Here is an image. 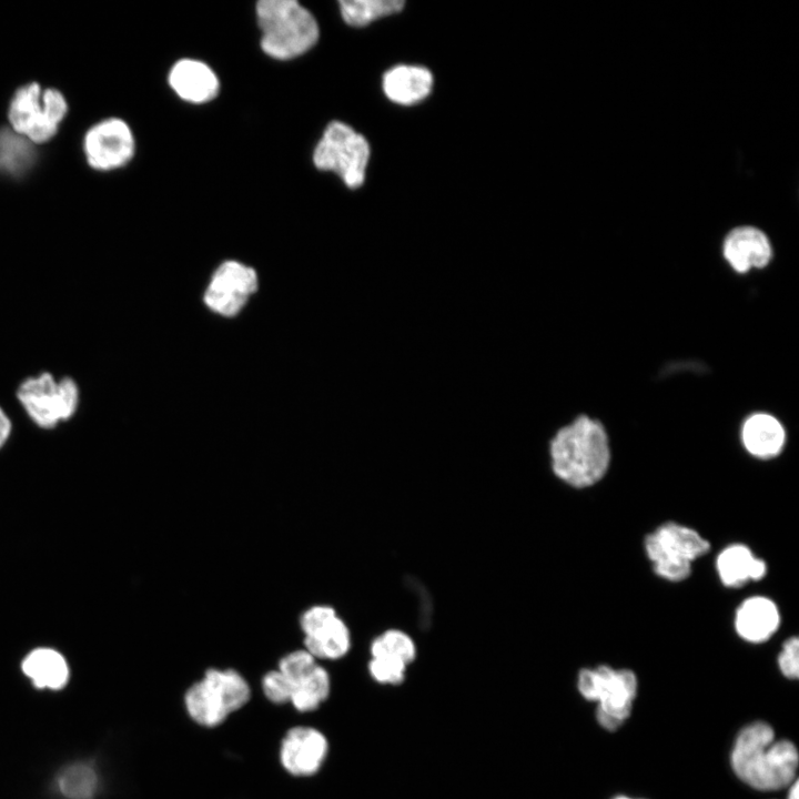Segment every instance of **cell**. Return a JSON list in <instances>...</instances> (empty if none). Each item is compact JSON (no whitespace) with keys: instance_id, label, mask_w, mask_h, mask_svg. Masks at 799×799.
I'll return each instance as SVG.
<instances>
[{"instance_id":"1","label":"cell","mask_w":799,"mask_h":799,"mask_svg":"<svg viewBox=\"0 0 799 799\" xmlns=\"http://www.w3.org/2000/svg\"><path fill=\"white\" fill-rule=\"evenodd\" d=\"M549 457L558 479L576 488L591 486L608 469L607 433L600 422L580 415L556 431L549 442Z\"/></svg>"},{"instance_id":"2","label":"cell","mask_w":799,"mask_h":799,"mask_svg":"<svg viewBox=\"0 0 799 799\" xmlns=\"http://www.w3.org/2000/svg\"><path fill=\"white\" fill-rule=\"evenodd\" d=\"M731 766L752 788L777 790L795 781L798 752L789 740L775 741L771 726L756 721L739 732L731 752Z\"/></svg>"},{"instance_id":"3","label":"cell","mask_w":799,"mask_h":799,"mask_svg":"<svg viewBox=\"0 0 799 799\" xmlns=\"http://www.w3.org/2000/svg\"><path fill=\"white\" fill-rule=\"evenodd\" d=\"M256 14L262 31L261 47L274 59L301 55L318 39L316 20L296 0H261Z\"/></svg>"},{"instance_id":"4","label":"cell","mask_w":799,"mask_h":799,"mask_svg":"<svg viewBox=\"0 0 799 799\" xmlns=\"http://www.w3.org/2000/svg\"><path fill=\"white\" fill-rule=\"evenodd\" d=\"M251 698L247 680L235 669L209 668L184 694L189 717L206 728L220 726Z\"/></svg>"},{"instance_id":"5","label":"cell","mask_w":799,"mask_h":799,"mask_svg":"<svg viewBox=\"0 0 799 799\" xmlns=\"http://www.w3.org/2000/svg\"><path fill=\"white\" fill-rule=\"evenodd\" d=\"M577 687L584 698L598 701L596 717L599 725L616 730L630 714L637 679L631 670L599 666L581 669Z\"/></svg>"},{"instance_id":"6","label":"cell","mask_w":799,"mask_h":799,"mask_svg":"<svg viewBox=\"0 0 799 799\" xmlns=\"http://www.w3.org/2000/svg\"><path fill=\"white\" fill-rule=\"evenodd\" d=\"M710 545L695 529L668 522L645 538V550L655 573L670 581L686 579L691 563L707 554Z\"/></svg>"},{"instance_id":"7","label":"cell","mask_w":799,"mask_h":799,"mask_svg":"<svg viewBox=\"0 0 799 799\" xmlns=\"http://www.w3.org/2000/svg\"><path fill=\"white\" fill-rule=\"evenodd\" d=\"M67 109L60 91H42L38 83H30L14 93L9 109V121L16 133L30 142L42 143L57 133Z\"/></svg>"},{"instance_id":"8","label":"cell","mask_w":799,"mask_h":799,"mask_svg":"<svg viewBox=\"0 0 799 799\" xmlns=\"http://www.w3.org/2000/svg\"><path fill=\"white\" fill-rule=\"evenodd\" d=\"M368 158L365 138L338 121L326 127L313 154L317 169L335 172L352 189L363 184Z\"/></svg>"},{"instance_id":"9","label":"cell","mask_w":799,"mask_h":799,"mask_svg":"<svg viewBox=\"0 0 799 799\" xmlns=\"http://www.w3.org/2000/svg\"><path fill=\"white\" fill-rule=\"evenodd\" d=\"M18 398L31 419L43 428L67 421L78 408L79 388L71 377L57 382L50 373L27 378L18 388Z\"/></svg>"},{"instance_id":"10","label":"cell","mask_w":799,"mask_h":799,"mask_svg":"<svg viewBox=\"0 0 799 799\" xmlns=\"http://www.w3.org/2000/svg\"><path fill=\"white\" fill-rule=\"evenodd\" d=\"M328 749V740L321 730L311 726H295L282 738L280 762L294 777H311L321 770Z\"/></svg>"},{"instance_id":"11","label":"cell","mask_w":799,"mask_h":799,"mask_svg":"<svg viewBox=\"0 0 799 799\" xmlns=\"http://www.w3.org/2000/svg\"><path fill=\"white\" fill-rule=\"evenodd\" d=\"M134 140L128 124L115 118L92 127L84 139V153L89 164L98 170L124 165L133 155Z\"/></svg>"},{"instance_id":"12","label":"cell","mask_w":799,"mask_h":799,"mask_svg":"<svg viewBox=\"0 0 799 799\" xmlns=\"http://www.w3.org/2000/svg\"><path fill=\"white\" fill-rule=\"evenodd\" d=\"M256 287L254 270L230 261L215 272L204 300L213 311L231 316L240 311Z\"/></svg>"},{"instance_id":"13","label":"cell","mask_w":799,"mask_h":799,"mask_svg":"<svg viewBox=\"0 0 799 799\" xmlns=\"http://www.w3.org/2000/svg\"><path fill=\"white\" fill-rule=\"evenodd\" d=\"M722 253L729 265L738 273L766 266L772 257L768 236L750 225L731 230L724 240Z\"/></svg>"},{"instance_id":"14","label":"cell","mask_w":799,"mask_h":799,"mask_svg":"<svg viewBox=\"0 0 799 799\" xmlns=\"http://www.w3.org/2000/svg\"><path fill=\"white\" fill-rule=\"evenodd\" d=\"M169 83L180 98L192 103L212 100L219 91L214 72L205 63L192 59L180 60L172 67Z\"/></svg>"},{"instance_id":"15","label":"cell","mask_w":799,"mask_h":799,"mask_svg":"<svg viewBox=\"0 0 799 799\" xmlns=\"http://www.w3.org/2000/svg\"><path fill=\"white\" fill-rule=\"evenodd\" d=\"M779 623L777 606L762 596L746 599L737 609L735 618L738 635L750 643L767 640L777 630Z\"/></svg>"},{"instance_id":"16","label":"cell","mask_w":799,"mask_h":799,"mask_svg":"<svg viewBox=\"0 0 799 799\" xmlns=\"http://www.w3.org/2000/svg\"><path fill=\"white\" fill-rule=\"evenodd\" d=\"M741 439L748 453L761 459H769L782 451L786 433L776 417L766 413H756L745 421Z\"/></svg>"},{"instance_id":"17","label":"cell","mask_w":799,"mask_h":799,"mask_svg":"<svg viewBox=\"0 0 799 799\" xmlns=\"http://www.w3.org/2000/svg\"><path fill=\"white\" fill-rule=\"evenodd\" d=\"M433 85L431 72L422 67L398 65L383 78L386 97L398 104H414L428 95Z\"/></svg>"},{"instance_id":"18","label":"cell","mask_w":799,"mask_h":799,"mask_svg":"<svg viewBox=\"0 0 799 799\" xmlns=\"http://www.w3.org/2000/svg\"><path fill=\"white\" fill-rule=\"evenodd\" d=\"M717 570L727 587H740L749 580L761 579L767 572L765 560L756 557L741 544L725 548L717 558Z\"/></svg>"},{"instance_id":"19","label":"cell","mask_w":799,"mask_h":799,"mask_svg":"<svg viewBox=\"0 0 799 799\" xmlns=\"http://www.w3.org/2000/svg\"><path fill=\"white\" fill-rule=\"evenodd\" d=\"M22 670L39 689L59 690L69 680V667L63 656L50 648L32 650L22 661Z\"/></svg>"},{"instance_id":"20","label":"cell","mask_w":799,"mask_h":799,"mask_svg":"<svg viewBox=\"0 0 799 799\" xmlns=\"http://www.w3.org/2000/svg\"><path fill=\"white\" fill-rule=\"evenodd\" d=\"M303 645L316 660H337L345 657L352 647L351 630L337 615L318 633L304 637Z\"/></svg>"},{"instance_id":"21","label":"cell","mask_w":799,"mask_h":799,"mask_svg":"<svg viewBox=\"0 0 799 799\" xmlns=\"http://www.w3.org/2000/svg\"><path fill=\"white\" fill-rule=\"evenodd\" d=\"M331 677L317 664L304 678L293 685L290 704L300 712L316 710L330 696Z\"/></svg>"},{"instance_id":"22","label":"cell","mask_w":799,"mask_h":799,"mask_svg":"<svg viewBox=\"0 0 799 799\" xmlns=\"http://www.w3.org/2000/svg\"><path fill=\"white\" fill-rule=\"evenodd\" d=\"M55 785L64 799H93L98 792V772L90 763H71L59 772Z\"/></svg>"},{"instance_id":"23","label":"cell","mask_w":799,"mask_h":799,"mask_svg":"<svg viewBox=\"0 0 799 799\" xmlns=\"http://www.w3.org/2000/svg\"><path fill=\"white\" fill-rule=\"evenodd\" d=\"M370 656L393 658L409 666L417 657V646L405 630L390 628L372 639Z\"/></svg>"},{"instance_id":"24","label":"cell","mask_w":799,"mask_h":799,"mask_svg":"<svg viewBox=\"0 0 799 799\" xmlns=\"http://www.w3.org/2000/svg\"><path fill=\"white\" fill-rule=\"evenodd\" d=\"M403 0H343L340 1L344 21L353 27H363L382 17L403 9Z\"/></svg>"},{"instance_id":"25","label":"cell","mask_w":799,"mask_h":799,"mask_svg":"<svg viewBox=\"0 0 799 799\" xmlns=\"http://www.w3.org/2000/svg\"><path fill=\"white\" fill-rule=\"evenodd\" d=\"M29 140L10 131L0 133V166L11 172L24 169L31 160Z\"/></svg>"},{"instance_id":"26","label":"cell","mask_w":799,"mask_h":799,"mask_svg":"<svg viewBox=\"0 0 799 799\" xmlns=\"http://www.w3.org/2000/svg\"><path fill=\"white\" fill-rule=\"evenodd\" d=\"M408 666L397 659L387 657H371L367 671L371 678L380 685H401L407 674Z\"/></svg>"},{"instance_id":"27","label":"cell","mask_w":799,"mask_h":799,"mask_svg":"<svg viewBox=\"0 0 799 799\" xmlns=\"http://www.w3.org/2000/svg\"><path fill=\"white\" fill-rule=\"evenodd\" d=\"M317 660L304 648L284 655L277 669L292 682V686L304 678L316 665Z\"/></svg>"},{"instance_id":"28","label":"cell","mask_w":799,"mask_h":799,"mask_svg":"<svg viewBox=\"0 0 799 799\" xmlns=\"http://www.w3.org/2000/svg\"><path fill=\"white\" fill-rule=\"evenodd\" d=\"M263 695L275 705L290 702L292 695V682L279 670L267 671L261 681Z\"/></svg>"},{"instance_id":"29","label":"cell","mask_w":799,"mask_h":799,"mask_svg":"<svg viewBox=\"0 0 799 799\" xmlns=\"http://www.w3.org/2000/svg\"><path fill=\"white\" fill-rule=\"evenodd\" d=\"M337 615L336 609L330 605L317 604L309 607L300 617V627L304 637L315 635Z\"/></svg>"},{"instance_id":"30","label":"cell","mask_w":799,"mask_h":799,"mask_svg":"<svg viewBox=\"0 0 799 799\" xmlns=\"http://www.w3.org/2000/svg\"><path fill=\"white\" fill-rule=\"evenodd\" d=\"M778 665L781 672L789 679L799 676V640L797 637L788 638L782 646L778 657Z\"/></svg>"},{"instance_id":"31","label":"cell","mask_w":799,"mask_h":799,"mask_svg":"<svg viewBox=\"0 0 799 799\" xmlns=\"http://www.w3.org/2000/svg\"><path fill=\"white\" fill-rule=\"evenodd\" d=\"M11 432V422L3 409L0 407V448L7 442Z\"/></svg>"},{"instance_id":"32","label":"cell","mask_w":799,"mask_h":799,"mask_svg":"<svg viewBox=\"0 0 799 799\" xmlns=\"http://www.w3.org/2000/svg\"><path fill=\"white\" fill-rule=\"evenodd\" d=\"M798 791H799L798 782H797V780H795L789 789L788 799H799Z\"/></svg>"},{"instance_id":"33","label":"cell","mask_w":799,"mask_h":799,"mask_svg":"<svg viewBox=\"0 0 799 799\" xmlns=\"http://www.w3.org/2000/svg\"><path fill=\"white\" fill-rule=\"evenodd\" d=\"M614 799H630V798L620 796V797H617V798H614Z\"/></svg>"}]
</instances>
